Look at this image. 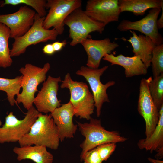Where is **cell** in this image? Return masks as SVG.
I'll list each match as a JSON object with an SVG mask.
<instances>
[{
    "mask_svg": "<svg viewBox=\"0 0 163 163\" xmlns=\"http://www.w3.org/2000/svg\"><path fill=\"white\" fill-rule=\"evenodd\" d=\"M22 78V75L13 79L0 77V90L6 93L8 100L11 106L17 104L14 97L20 94Z\"/></svg>",
    "mask_w": 163,
    "mask_h": 163,
    "instance_id": "obj_23",
    "label": "cell"
},
{
    "mask_svg": "<svg viewBox=\"0 0 163 163\" xmlns=\"http://www.w3.org/2000/svg\"><path fill=\"white\" fill-rule=\"evenodd\" d=\"M9 29L0 22V67L6 68L11 66L13 62L8 46L10 38Z\"/></svg>",
    "mask_w": 163,
    "mask_h": 163,
    "instance_id": "obj_22",
    "label": "cell"
},
{
    "mask_svg": "<svg viewBox=\"0 0 163 163\" xmlns=\"http://www.w3.org/2000/svg\"><path fill=\"white\" fill-rule=\"evenodd\" d=\"M60 77L55 78L49 76L43 83L41 90L35 97L33 104L40 113L47 114L61 106V100L57 97L59 83L61 82Z\"/></svg>",
    "mask_w": 163,
    "mask_h": 163,
    "instance_id": "obj_13",
    "label": "cell"
},
{
    "mask_svg": "<svg viewBox=\"0 0 163 163\" xmlns=\"http://www.w3.org/2000/svg\"><path fill=\"white\" fill-rule=\"evenodd\" d=\"M75 113L74 107L69 101L56 108L51 113L58 128L61 142L65 138H73L78 126L73 122V117Z\"/></svg>",
    "mask_w": 163,
    "mask_h": 163,
    "instance_id": "obj_16",
    "label": "cell"
},
{
    "mask_svg": "<svg viewBox=\"0 0 163 163\" xmlns=\"http://www.w3.org/2000/svg\"><path fill=\"white\" fill-rule=\"evenodd\" d=\"M103 59L113 65H118L125 69L126 77L146 75L148 68L138 56H125L122 54L115 56L112 54H107Z\"/></svg>",
    "mask_w": 163,
    "mask_h": 163,
    "instance_id": "obj_17",
    "label": "cell"
},
{
    "mask_svg": "<svg viewBox=\"0 0 163 163\" xmlns=\"http://www.w3.org/2000/svg\"><path fill=\"white\" fill-rule=\"evenodd\" d=\"M116 146V143L109 142L102 144L96 147L103 161L108 159L115 150Z\"/></svg>",
    "mask_w": 163,
    "mask_h": 163,
    "instance_id": "obj_27",
    "label": "cell"
},
{
    "mask_svg": "<svg viewBox=\"0 0 163 163\" xmlns=\"http://www.w3.org/2000/svg\"><path fill=\"white\" fill-rule=\"evenodd\" d=\"M159 113L158 122L152 133L147 139H140L137 145L140 149H145L151 153L155 151V157L161 159L163 157V106Z\"/></svg>",
    "mask_w": 163,
    "mask_h": 163,
    "instance_id": "obj_19",
    "label": "cell"
},
{
    "mask_svg": "<svg viewBox=\"0 0 163 163\" xmlns=\"http://www.w3.org/2000/svg\"><path fill=\"white\" fill-rule=\"evenodd\" d=\"M60 87L69 89L70 94L69 101L75 110V116L88 120L91 118L95 108L92 94L85 82L73 80L70 74L67 73L61 81Z\"/></svg>",
    "mask_w": 163,
    "mask_h": 163,
    "instance_id": "obj_4",
    "label": "cell"
},
{
    "mask_svg": "<svg viewBox=\"0 0 163 163\" xmlns=\"http://www.w3.org/2000/svg\"><path fill=\"white\" fill-rule=\"evenodd\" d=\"M67 42L65 40L62 42H55L52 44L55 52H58L61 50L67 44Z\"/></svg>",
    "mask_w": 163,
    "mask_h": 163,
    "instance_id": "obj_29",
    "label": "cell"
},
{
    "mask_svg": "<svg viewBox=\"0 0 163 163\" xmlns=\"http://www.w3.org/2000/svg\"><path fill=\"white\" fill-rule=\"evenodd\" d=\"M149 88L151 96L159 111L163 106V73L152 79Z\"/></svg>",
    "mask_w": 163,
    "mask_h": 163,
    "instance_id": "obj_24",
    "label": "cell"
},
{
    "mask_svg": "<svg viewBox=\"0 0 163 163\" xmlns=\"http://www.w3.org/2000/svg\"><path fill=\"white\" fill-rule=\"evenodd\" d=\"M152 77L140 81L137 110L144 118L145 124L146 138H149L156 127L159 120V111L152 98L149 90Z\"/></svg>",
    "mask_w": 163,
    "mask_h": 163,
    "instance_id": "obj_10",
    "label": "cell"
},
{
    "mask_svg": "<svg viewBox=\"0 0 163 163\" xmlns=\"http://www.w3.org/2000/svg\"><path fill=\"white\" fill-rule=\"evenodd\" d=\"M60 141L58 128L51 114L39 113L29 132L18 143L20 146L39 145L56 150Z\"/></svg>",
    "mask_w": 163,
    "mask_h": 163,
    "instance_id": "obj_1",
    "label": "cell"
},
{
    "mask_svg": "<svg viewBox=\"0 0 163 163\" xmlns=\"http://www.w3.org/2000/svg\"><path fill=\"white\" fill-rule=\"evenodd\" d=\"M84 11L94 19L106 25L118 21L121 13L118 0H89Z\"/></svg>",
    "mask_w": 163,
    "mask_h": 163,
    "instance_id": "obj_14",
    "label": "cell"
},
{
    "mask_svg": "<svg viewBox=\"0 0 163 163\" xmlns=\"http://www.w3.org/2000/svg\"><path fill=\"white\" fill-rule=\"evenodd\" d=\"M161 8L162 10V14L159 19H158L157 24L158 29L163 27V0H161Z\"/></svg>",
    "mask_w": 163,
    "mask_h": 163,
    "instance_id": "obj_31",
    "label": "cell"
},
{
    "mask_svg": "<svg viewBox=\"0 0 163 163\" xmlns=\"http://www.w3.org/2000/svg\"><path fill=\"white\" fill-rule=\"evenodd\" d=\"M81 160L84 163H102L103 161L96 147L86 152Z\"/></svg>",
    "mask_w": 163,
    "mask_h": 163,
    "instance_id": "obj_28",
    "label": "cell"
},
{
    "mask_svg": "<svg viewBox=\"0 0 163 163\" xmlns=\"http://www.w3.org/2000/svg\"><path fill=\"white\" fill-rule=\"evenodd\" d=\"M46 2L47 1L45 0H5L0 2V7L7 5L15 6L24 4L33 8L40 17H43L47 14L46 10Z\"/></svg>",
    "mask_w": 163,
    "mask_h": 163,
    "instance_id": "obj_25",
    "label": "cell"
},
{
    "mask_svg": "<svg viewBox=\"0 0 163 163\" xmlns=\"http://www.w3.org/2000/svg\"><path fill=\"white\" fill-rule=\"evenodd\" d=\"M161 9V8H152L145 17L137 21L123 20L117 28L120 31L132 30L138 31L149 37L157 45L162 44L163 38L158 32L157 24Z\"/></svg>",
    "mask_w": 163,
    "mask_h": 163,
    "instance_id": "obj_11",
    "label": "cell"
},
{
    "mask_svg": "<svg viewBox=\"0 0 163 163\" xmlns=\"http://www.w3.org/2000/svg\"><path fill=\"white\" fill-rule=\"evenodd\" d=\"M35 11L27 6H21L16 12L0 14V22L9 29L10 37L14 39L23 36L34 23Z\"/></svg>",
    "mask_w": 163,
    "mask_h": 163,
    "instance_id": "obj_12",
    "label": "cell"
},
{
    "mask_svg": "<svg viewBox=\"0 0 163 163\" xmlns=\"http://www.w3.org/2000/svg\"><path fill=\"white\" fill-rule=\"evenodd\" d=\"M148 160L151 163H163V161L159 159H154L149 157L148 158Z\"/></svg>",
    "mask_w": 163,
    "mask_h": 163,
    "instance_id": "obj_32",
    "label": "cell"
},
{
    "mask_svg": "<svg viewBox=\"0 0 163 163\" xmlns=\"http://www.w3.org/2000/svg\"><path fill=\"white\" fill-rule=\"evenodd\" d=\"M64 23L69 27V37L72 40L70 45L72 46L80 44L82 40L90 37L89 34L92 32L101 34L106 26L88 16L82 7L70 14Z\"/></svg>",
    "mask_w": 163,
    "mask_h": 163,
    "instance_id": "obj_5",
    "label": "cell"
},
{
    "mask_svg": "<svg viewBox=\"0 0 163 163\" xmlns=\"http://www.w3.org/2000/svg\"><path fill=\"white\" fill-rule=\"evenodd\" d=\"M50 68V65L47 62L42 68L27 63L20 69L22 76L21 86L22 91L17 96V103H22L27 110L33 106L35 94L38 91L37 87L46 80V74Z\"/></svg>",
    "mask_w": 163,
    "mask_h": 163,
    "instance_id": "obj_3",
    "label": "cell"
},
{
    "mask_svg": "<svg viewBox=\"0 0 163 163\" xmlns=\"http://www.w3.org/2000/svg\"><path fill=\"white\" fill-rule=\"evenodd\" d=\"M13 152L17 155L18 161L29 159L35 163H53V157L46 147L39 145L15 147Z\"/></svg>",
    "mask_w": 163,
    "mask_h": 163,
    "instance_id": "obj_20",
    "label": "cell"
},
{
    "mask_svg": "<svg viewBox=\"0 0 163 163\" xmlns=\"http://www.w3.org/2000/svg\"><path fill=\"white\" fill-rule=\"evenodd\" d=\"M108 67V66H105L101 68L94 69L82 66L76 72L77 75L84 77L89 85L92 92L97 117L101 115L103 103L110 102L107 93V89L115 84V81H111L104 84L100 81L101 76Z\"/></svg>",
    "mask_w": 163,
    "mask_h": 163,
    "instance_id": "obj_9",
    "label": "cell"
},
{
    "mask_svg": "<svg viewBox=\"0 0 163 163\" xmlns=\"http://www.w3.org/2000/svg\"><path fill=\"white\" fill-rule=\"evenodd\" d=\"M151 64L153 78L163 73V44L157 45L153 49Z\"/></svg>",
    "mask_w": 163,
    "mask_h": 163,
    "instance_id": "obj_26",
    "label": "cell"
},
{
    "mask_svg": "<svg viewBox=\"0 0 163 163\" xmlns=\"http://www.w3.org/2000/svg\"><path fill=\"white\" fill-rule=\"evenodd\" d=\"M161 0H118L120 13L129 11L136 16L144 15L150 8H161Z\"/></svg>",
    "mask_w": 163,
    "mask_h": 163,
    "instance_id": "obj_21",
    "label": "cell"
},
{
    "mask_svg": "<svg viewBox=\"0 0 163 163\" xmlns=\"http://www.w3.org/2000/svg\"><path fill=\"white\" fill-rule=\"evenodd\" d=\"M129 31L132 34V36L129 39L124 37L121 39L131 44L134 56H139L148 68L151 65L152 51L157 45L148 37L142 34L138 35L134 31Z\"/></svg>",
    "mask_w": 163,
    "mask_h": 163,
    "instance_id": "obj_18",
    "label": "cell"
},
{
    "mask_svg": "<svg viewBox=\"0 0 163 163\" xmlns=\"http://www.w3.org/2000/svg\"><path fill=\"white\" fill-rule=\"evenodd\" d=\"M77 123L81 134L85 138L80 145L82 149L81 159L87 151L100 145L109 142H123L128 139L127 138L121 136L117 131L105 129L102 126L100 120L91 117L89 123Z\"/></svg>",
    "mask_w": 163,
    "mask_h": 163,
    "instance_id": "obj_2",
    "label": "cell"
},
{
    "mask_svg": "<svg viewBox=\"0 0 163 163\" xmlns=\"http://www.w3.org/2000/svg\"><path fill=\"white\" fill-rule=\"evenodd\" d=\"M43 53L48 55H52L55 52L52 44H47L44 46L42 49Z\"/></svg>",
    "mask_w": 163,
    "mask_h": 163,
    "instance_id": "obj_30",
    "label": "cell"
},
{
    "mask_svg": "<svg viewBox=\"0 0 163 163\" xmlns=\"http://www.w3.org/2000/svg\"><path fill=\"white\" fill-rule=\"evenodd\" d=\"M45 18L36 13L34 23L30 29L23 36L14 39L10 50L11 57L24 54L30 45L56 39L59 34L55 29L47 30L43 27Z\"/></svg>",
    "mask_w": 163,
    "mask_h": 163,
    "instance_id": "obj_6",
    "label": "cell"
},
{
    "mask_svg": "<svg viewBox=\"0 0 163 163\" xmlns=\"http://www.w3.org/2000/svg\"><path fill=\"white\" fill-rule=\"evenodd\" d=\"M39 113L33 106L22 120L18 119L12 112L8 114L4 124L0 127V143L18 142L29 132Z\"/></svg>",
    "mask_w": 163,
    "mask_h": 163,
    "instance_id": "obj_7",
    "label": "cell"
},
{
    "mask_svg": "<svg viewBox=\"0 0 163 163\" xmlns=\"http://www.w3.org/2000/svg\"><path fill=\"white\" fill-rule=\"evenodd\" d=\"M82 4L81 0H47L46 8L49 10L43 21V27L47 30L53 27L59 35H61L65 30L66 18L74 11L81 7Z\"/></svg>",
    "mask_w": 163,
    "mask_h": 163,
    "instance_id": "obj_8",
    "label": "cell"
},
{
    "mask_svg": "<svg viewBox=\"0 0 163 163\" xmlns=\"http://www.w3.org/2000/svg\"><path fill=\"white\" fill-rule=\"evenodd\" d=\"M88 56L87 66L97 69L99 67L101 61L107 54H110L119 44L111 42L109 38L101 40H95L90 37L82 40L80 43Z\"/></svg>",
    "mask_w": 163,
    "mask_h": 163,
    "instance_id": "obj_15",
    "label": "cell"
}]
</instances>
